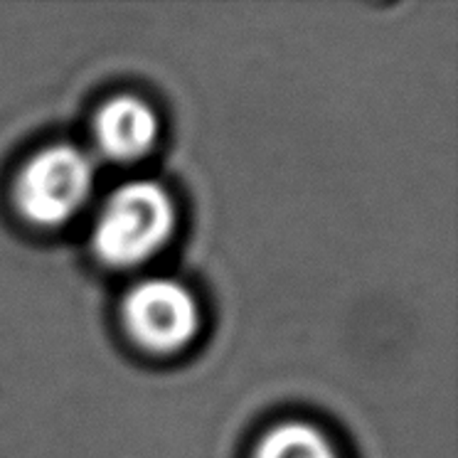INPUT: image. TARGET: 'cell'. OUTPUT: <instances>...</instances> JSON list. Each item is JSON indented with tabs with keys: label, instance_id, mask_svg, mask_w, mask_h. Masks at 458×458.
Returning a JSON list of instances; mask_svg holds the SVG:
<instances>
[{
	"label": "cell",
	"instance_id": "1",
	"mask_svg": "<svg viewBox=\"0 0 458 458\" xmlns=\"http://www.w3.org/2000/svg\"><path fill=\"white\" fill-rule=\"evenodd\" d=\"M178 227V208L156 180H131L111 192L91 227V250L111 269L153 259Z\"/></svg>",
	"mask_w": 458,
	"mask_h": 458
},
{
	"label": "cell",
	"instance_id": "5",
	"mask_svg": "<svg viewBox=\"0 0 458 458\" xmlns=\"http://www.w3.org/2000/svg\"><path fill=\"white\" fill-rule=\"evenodd\" d=\"M251 458H340L333 441L306 421H284L269 428Z\"/></svg>",
	"mask_w": 458,
	"mask_h": 458
},
{
	"label": "cell",
	"instance_id": "4",
	"mask_svg": "<svg viewBox=\"0 0 458 458\" xmlns=\"http://www.w3.org/2000/svg\"><path fill=\"white\" fill-rule=\"evenodd\" d=\"M94 143L104 158L136 163L156 148L160 136L158 114L139 97H114L94 116Z\"/></svg>",
	"mask_w": 458,
	"mask_h": 458
},
{
	"label": "cell",
	"instance_id": "3",
	"mask_svg": "<svg viewBox=\"0 0 458 458\" xmlns=\"http://www.w3.org/2000/svg\"><path fill=\"white\" fill-rule=\"evenodd\" d=\"M121 323L129 338L150 355H175L198 338V299L175 279H143L121 303Z\"/></svg>",
	"mask_w": 458,
	"mask_h": 458
},
{
	"label": "cell",
	"instance_id": "2",
	"mask_svg": "<svg viewBox=\"0 0 458 458\" xmlns=\"http://www.w3.org/2000/svg\"><path fill=\"white\" fill-rule=\"evenodd\" d=\"M94 180V160L77 146L57 143L22 165L13 185V199L32 227L57 229L87 205Z\"/></svg>",
	"mask_w": 458,
	"mask_h": 458
}]
</instances>
